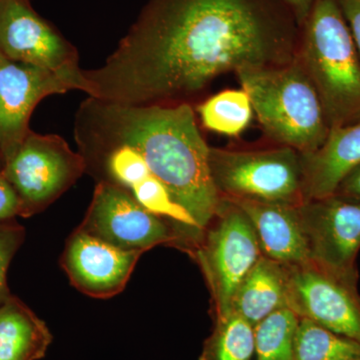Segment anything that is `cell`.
I'll return each instance as SVG.
<instances>
[{
  "instance_id": "cell-9",
  "label": "cell",
  "mask_w": 360,
  "mask_h": 360,
  "mask_svg": "<svg viewBox=\"0 0 360 360\" xmlns=\"http://www.w3.org/2000/svg\"><path fill=\"white\" fill-rule=\"evenodd\" d=\"M0 53L58 73L84 90L77 49L35 13L30 0H0Z\"/></svg>"
},
{
  "instance_id": "cell-8",
  "label": "cell",
  "mask_w": 360,
  "mask_h": 360,
  "mask_svg": "<svg viewBox=\"0 0 360 360\" xmlns=\"http://www.w3.org/2000/svg\"><path fill=\"white\" fill-rule=\"evenodd\" d=\"M85 162L56 134L30 130L2 172L20 201V217H30L49 207L84 174Z\"/></svg>"
},
{
  "instance_id": "cell-4",
  "label": "cell",
  "mask_w": 360,
  "mask_h": 360,
  "mask_svg": "<svg viewBox=\"0 0 360 360\" xmlns=\"http://www.w3.org/2000/svg\"><path fill=\"white\" fill-rule=\"evenodd\" d=\"M264 134L278 146L314 153L328 137L321 101L296 58L288 65L236 71Z\"/></svg>"
},
{
  "instance_id": "cell-6",
  "label": "cell",
  "mask_w": 360,
  "mask_h": 360,
  "mask_svg": "<svg viewBox=\"0 0 360 360\" xmlns=\"http://www.w3.org/2000/svg\"><path fill=\"white\" fill-rule=\"evenodd\" d=\"M214 305L215 319L231 314L234 293L262 257L255 229L236 203L221 198L219 212L193 251Z\"/></svg>"
},
{
  "instance_id": "cell-10",
  "label": "cell",
  "mask_w": 360,
  "mask_h": 360,
  "mask_svg": "<svg viewBox=\"0 0 360 360\" xmlns=\"http://www.w3.org/2000/svg\"><path fill=\"white\" fill-rule=\"evenodd\" d=\"M286 269L288 309L298 317L360 342L357 279L333 274L311 260Z\"/></svg>"
},
{
  "instance_id": "cell-23",
  "label": "cell",
  "mask_w": 360,
  "mask_h": 360,
  "mask_svg": "<svg viewBox=\"0 0 360 360\" xmlns=\"http://www.w3.org/2000/svg\"><path fill=\"white\" fill-rule=\"evenodd\" d=\"M20 217V201L13 186L0 170V222Z\"/></svg>"
},
{
  "instance_id": "cell-13",
  "label": "cell",
  "mask_w": 360,
  "mask_h": 360,
  "mask_svg": "<svg viewBox=\"0 0 360 360\" xmlns=\"http://www.w3.org/2000/svg\"><path fill=\"white\" fill-rule=\"evenodd\" d=\"M142 255L141 251L116 248L77 229L66 241L61 265L78 291L105 300L124 290Z\"/></svg>"
},
{
  "instance_id": "cell-1",
  "label": "cell",
  "mask_w": 360,
  "mask_h": 360,
  "mask_svg": "<svg viewBox=\"0 0 360 360\" xmlns=\"http://www.w3.org/2000/svg\"><path fill=\"white\" fill-rule=\"evenodd\" d=\"M300 26L281 0H148L105 63L84 70L89 96L188 103L229 71L288 65Z\"/></svg>"
},
{
  "instance_id": "cell-22",
  "label": "cell",
  "mask_w": 360,
  "mask_h": 360,
  "mask_svg": "<svg viewBox=\"0 0 360 360\" xmlns=\"http://www.w3.org/2000/svg\"><path fill=\"white\" fill-rule=\"evenodd\" d=\"M25 238V227L15 220L0 222V304L11 295L7 284V272Z\"/></svg>"
},
{
  "instance_id": "cell-14",
  "label": "cell",
  "mask_w": 360,
  "mask_h": 360,
  "mask_svg": "<svg viewBox=\"0 0 360 360\" xmlns=\"http://www.w3.org/2000/svg\"><path fill=\"white\" fill-rule=\"evenodd\" d=\"M229 200L236 203L250 219L264 257L285 266L310 262L309 245L298 212L300 205Z\"/></svg>"
},
{
  "instance_id": "cell-20",
  "label": "cell",
  "mask_w": 360,
  "mask_h": 360,
  "mask_svg": "<svg viewBox=\"0 0 360 360\" xmlns=\"http://www.w3.org/2000/svg\"><path fill=\"white\" fill-rule=\"evenodd\" d=\"M255 347V328L231 312L224 319H215L200 360H251Z\"/></svg>"
},
{
  "instance_id": "cell-3",
  "label": "cell",
  "mask_w": 360,
  "mask_h": 360,
  "mask_svg": "<svg viewBox=\"0 0 360 360\" xmlns=\"http://www.w3.org/2000/svg\"><path fill=\"white\" fill-rule=\"evenodd\" d=\"M296 60L321 101L329 129L360 120V59L338 0H317L300 26Z\"/></svg>"
},
{
  "instance_id": "cell-12",
  "label": "cell",
  "mask_w": 360,
  "mask_h": 360,
  "mask_svg": "<svg viewBox=\"0 0 360 360\" xmlns=\"http://www.w3.org/2000/svg\"><path fill=\"white\" fill-rule=\"evenodd\" d=\"M72 89V82L58 73L0 53V151L4 163L30 134V116L37 104L44 97Z\"/></svg>"
},
{
  "instance_id": "cell-21",
  "label": "cell",
  "mask_w": 360,
  "mask_h": 360,
  "mask_svg": "<svg viewBox=\"0 0 360 360\" xmlns=\"http://www.w3.org/2000/svg\"><path fill=\"white\" fill-rule=\"evenodd\" d=\"M300 317L288 307L270 314L255 326L257 360H295V340Z\"/></svg>"
},
{
  "instance_id": "cell-16",
  "label": "cell",
  "mask_w": 360,
  "mask_h": 360,
  "mask_svg": "<svg viewBox=\"0 0 360 360\" xmlns=\"http://www.w3.org/2000/svg\"><path fill=\"white\" fill-rule=\"evenodd\" d=\"M288 269L262 255L238 286L231 312L255 328L277 310L288 307Z\"/></svg>"
},
{
  "instance_id": "cell-15",
  "label": "cell",
  "mask_w": 360,
  "mask_h": 360,
  "mask_svg": "<svg viewBox=\"0 0 360 360\" xmlns=\"http://www.w3.org/2000/svg\"><path fill=\"white\" fill-rule=\"evenodd\" d=\"M300 155L305 201L333 195L341 180L360 163V120L330 129L321 148Z\"/></svg>"
},
{
  "instance_id": "cell-17",
  "label": "cell",
  "mask_w": 360,
  "mask_h": 360,
  "mask_svg": "<svg viewBox=\"0 0 360 360\" xmlns=\"http://www.w3.org/2000/svg\"><path fill=\"white\" fill-rule=\"evenodd\" d=\"M53 336L22 300L11 295L0 304V360H40Z\"/></svg>"
},
{
  "instance_id": "cell-24",
  "label": "cell",
  "mask_w": 360,
  "mask_h": 360,
  "mask_svg": "<svg viewBox=\"0 0 360 360\" xmlns=\"http://www.w3.org/2000/svg\"><path fill=\"white\" fill-rule=\"evenodd\" d=\"M338 2L349 26L360 59V0H338Z\"/></svg>"
},
{
  "instance_id": "cell-25",
  "label": "cell",
  "mask_w": 360,
  "mask_h": 360,
  "mask_svg": "<svg viewBox=\"0 0 360 360\" xmlns=\"http://www.w3.org/2000/svg\"><path fill=\"white\" fill-rule=\"evenodd\" d=\"M333 194L345 200L360 201V163L345 175Z\"/></svg>"
},
{
  "instance_id": "cell-2",
  "label": "cell",
  "mask_w": 360,
  "mask_h": 360,
  "mask_svg": "<svg viewBox=\"0 0 360 360\" xmlns=\"http://www.w3.org/2000/svg\"><path fill=\"white\" fill-rule=\"evenodd\" d=\"M75 139L77 146L135 149L201 231L219 212L221 196L210 174V148L191 104H129L89 96L75 116Z\"/></svg>"
},
{
  "instance_id": "cell-5",
  "label": "cell",
  "mask_w": 360,
  "mask_h": 360,
  "mask_svg": "<svg viewBox=\"0 0 360 360\" xmlns=\"http://www.w3.org/2000/svg\"><path fill=\"white\" fill-rule=\"evenodd\" d=\"M208 162L221 198L293 206L305 201L302 155L288 146L210 148Z\"/></svg>"
},
{
  "instance_id": "cell-7",
  "label": "cell",
  "mask_w": 360,
  "mask_h": 360,
  "mask_svg": "<svg viewBox=\"0 0 360 360\" xmlns=\"http://www.w3.org/2000/svg\"><path fill=\"white\" fill-rule=\"evenodd\" d=\"M77 229L122 250L143 253L160 245L193 251L198 241L193 232L156 217L129 191L105 181L97 182L89 210Z\"/></svg>"
},
{
  "instance_id": "cell-18",
  "label": "cell",
  "mask_w": 360,
  "mask_h": 360,
  "mask_svg": "<svg viewBox=\"0 0 360 360\" xmlns=\"http://www.w3.org/2000/svg\"><path fill=\"white\" fill-rule=\"evenodd\" d=\"M360 359V342L316 322L300 317L295 340V360Z\"/></svg>"
},
{
  "instance_id": "cell-27",
  "label": "cell",
  "mask_w": 360,
  "mask_h": 360,
  "mask_svg": "<svg viewBox=\"0 0 360 360\" xmlns=\"http://www.w3.org/2000/svg\"><path fill=\"white\" fill-rule=\"evenodd\" d=\"M4 158H2L1 151H0V170H1L2 168H4Z\"/></svg>"
},
{
  "instance_id": "cell-11",
  "label": "cell",
  "mask_w": 360,
  "mask_h": 360,
  "mask_svg": "<svg viewBox=\"0 0 360 360\" xmlns=\"http://www.w3.org/2000/svg\"><path fill=\"white\" fill-rule=\"evenodd\" d=\"M310 260L323 269L357 279L360 250V201L326 196L298 206Z\"/></svg>"
},
{
  "instance_id": "cell-28",
  "label": "cell",
  "mask_w": 360,
  "mask_h": 360,
  "mask_svg": "<svg viewBox=\"0 0 360 360\" xmlns=\"http://www.w3.org/2000/svg\"><path fill=\"white\" fill-rule=\"evenodd\" d=\"M357 360H360V359H357Z\"/></svg>"
},
{
  "instance_id": "cell-19",
  "label": "cell",
  "mask_w": 360,
  "mask_h": 360,
  "mask_svg": "<svg viewBox=\"0 0 360 360\" xmlns=\"http://www.w3.org/2000/svg\"><path fill=\"white\" fill-rule=\"evenodd\" d=\"M196 111L206 129L229 136H238L250 124L253 108L243 89L224 90L206 99Z\"/></svg>"
},
{
  "instance_id": "cell-26",
  "label": "cell",
  "mask_w": 360,
  "mask_h": 360,
  "mask_svg": "<svg viewBox=\"0 0 360 360\" xmlns=\"http://www.w3.org/2000/svg\"><path fill=\"white\" fill-rule=\"evenodd\" d=\"M281 1L292 11L298 25L302 26L317 0H281Z\"/></svg>"
}]
</instances>
